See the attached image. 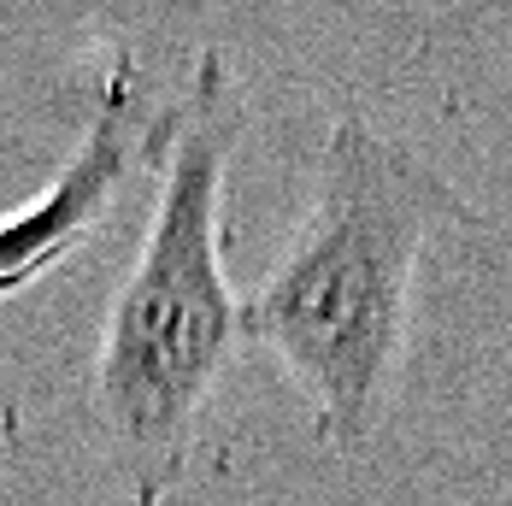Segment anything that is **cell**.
Wrapping results in <instances>:
<instances>
[{
    "label": "cell",
    "mask_w": 512,
    "mask_h": 506,
    "mask_svg": "<svg viewBox=\"0 0 512 506\" xmlns=\"http://www.w3.org/2000/svg\"><path fill=\"white\" fill-rule=\"evenodd\" d=\"M460 218L454 183L407 142L359 112L330 124L307 212L242 301V336L301 389L336 454L377 436L407 365L418 259Z\"/></svg>",
    "instance_id": "6da1fadb"
},
{
    "label": "cell",
    "mask_w": 512,
    "mask_h": 506,
    "mask_svg": "<svg viewBox=\"0 0 512 506\" xmlns=\"http://www.w3.org/2000/svg\"><path fill=\"white\" fill-rule=\"evenodd\" d=\"M248 106L224 65L201 53L183 95L159 112V195L101 324L89 401L130 501L159 506L189 471L201 418L248 348L242 295L224 271V189Z\"/></svg>",
    "instance_id": "7a4b0ae2"
},
{
    "label": "cell",
    "mask_w": 512,
    "mask_h": 506,
    "mask_svg": "<svg viewBox=\"0 0 512 506\" xmlns=\"http://www.w3.org/2000/svg\"><path fill=\"white\" fill-rule=\"evenodd\" d=\"M159 142V118L142 106V89L130 77V65L112 77V89L95 106V124L83 130L77 153L65 159V171L30 206L0 218V301L30 289L36 277H48L59 259L83 248L106 218L118 195L136 177V159Z\"/></svg>",
    "instance_id": "3957f363"
}]
</instances>
